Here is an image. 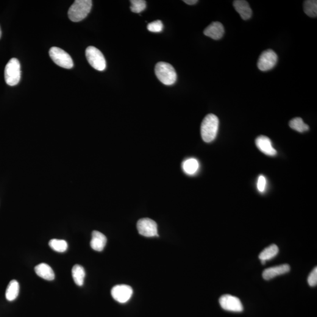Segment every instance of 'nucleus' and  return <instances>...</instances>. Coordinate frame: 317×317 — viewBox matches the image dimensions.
Here are the masks:
<instances>
[{"label": "nucleus", "instance_id": "1", "mask_svg": "<svg viewBox=\"0 0 317 317\" xmlns=\"http://www.w3.org/2000/svg\"><path fill=\"white\" fill-rule=\"evenodd\" d=\"M219 120L214 114L205 116L201 125V136L205 143H210L215 140L219 130Z\"/></svg>", "mask_w": 317, "mask_h": 317}, {"label": "nucleus", "instance_id": "2", "mask_svg": "<svg viewBox=\"0 0 317 317\" xmlns=\"http://www.w3.org/2000/svg\"><path fill=\"white\" fill-rule=\"evenodd\" d=\"M93 1L91 0H76L68 10L69 18L73 22H79L90 13Z\"/></svg>", "mask_w": 317, "mask_h": 317}, {"label": "nucleus", "instance_id": "3", "mask_svg": "<svg viewBox=\"0 0 317 317\" xmlns=\"http://www.w3.org/2000/svg\"><path fill=\"white\" fill-rule=\"evenodd\" d=\"M155 71L158 79L164 85H172L176 81V72L170 63H158L155 66Z\"/></svg>", "mask_w": 317, "mask_h": 317}, {"label": "nucleus", "instance_id": "4", "mask_svg": "<svg viewBox=\"0 0 317 317\" xmlns=\"http://www.w3.org/2000/svg\"><path fill=\"white\" fill-rule=\"evenodd\" d=\"M21 65L16 58H12L5 66L4 77L7 84L14 87L18 84L21 79Z\"/></svg>", "mask_w": 317, "mask_h": 317}, {"label": "nucleus", "instance_id": "5", "mask_svg": "<svg viewBox=\"0 0 317 317\" xmlns=\"http://www.w3.org/2000/svg\"><path fill=\"white\" fill-rule=\"evenodd\" d=\"M86 57L92 67L99 71H104L107 63L102 53L95 47H88L85 51Z\"/></svg>", "mask_w": 317, "mask_h": 317}, {"label": "nucleus", "instance_id": "6", "mask_svg": "<svg viewBox=\"0 0 317 317\" xmlns=\"http://www.w3.org/2000/svg\"><path fill=\"white\" fill-rule=\"evenodd\" d=\"M49 54L52 60L61 67L71 69L74 66L73 61L67 52L58 47H52Z\"/></svg>", "mask_w": 317, "mask_h": 317}, {"label": "nucleus", "instance_id": "7", "mask_svg": "<svg viewBox=\"0 0 317 317\" xmlns=\"http://www.w3.org/2000/svg\"><path fill=\"white\" fill-rule=\"evenodd\" d=\"M277 60L278 57L276 52L272 49L266 50L262 52L258 59V68L262 71L270 70L276 65Z\"/></svg>", "mask_w": 317, "mask_h": 317}, {"label": "nucleus", "instance_id": "8", "mask_svg": "<svg viewBox=\"0 0 317 317\" xmlns=\"http://www.w3.org/2000/svg\"><path fill=\"white\" fill-rule=\"evenodd\" d=\"M219 303L221 307L226 311L235 313H240L243 311V306L240 299L232 295H223L220 298Z\"/></svg>", "mask_w": 317, "mask_h": 317}, {"label": "nucleus", "instance_id": "9", "mask_svg": "<svg viewBox=\"0 0 317 317\" xmlns=\"http://www.w3.org/2000/svg\"><path fill=\"white\" fill-rule=\"evenodd\" d=\"M137 229L139 233L146 238L158 236L157 223L149 218L141 219L138 222Z\"/></svg>", "mask_w": 317, "mask_h": 317}, {"label": "nucleus", "instance_id": "10", "mask_svg": "<svg viewBox=\"0 0 317 317\" xmlns=\"http://www.w3.org/2000/svg\"><path fill=\"white\" fill-rule=\"evenodd\" d=\"M132 294V288L127 285H115L111 290V295L113 299L122 304L128 301L131 298Z\"/></svg>", "mask_w": 317, "mask_h": 317}, {"label": "nucleus", "instance_id": "11", "mask_svg": "<svg viewBox=\"0 0 317 317\" xmlns=\"http://www.w3.org/2000/svg\"><path fill=\"white\" fill-rule=\"evenodd\" d=\"M255 144L258 149L263 154L274 157L277 155L276 150L272 146V143L268 137L265 136H260L255 140Z\"/></svg>", "mask_w": 317, "mask_h": 317}, {"label": "nucleus", "instance_id": "12", "mask_svg": "<svg viewBox=\"0 0 317 317\" xmlns=\"http://www.w3.org/2000/svg\"><path fill=\"white\" fill-rule=\"evenodd\" d=\"M290 270V266L286 264H282V265L266 269L263 272V277L264 280H269L280 275L286 274Z\"/></svg>", "mask_w": 317, "mask_h": 317}, {"label": "nucleus", "instance_id": "13", "mask_svg": "<svg viewBox=\"0 0 317 317\" xmlns=\"http://www.w3.org/2000/svg\"><path fill=\"white\" fill-rule=\"evenodd\" d=\"M224 34V29L222 24L219 22H213L204 31V34L207 37L218 40L223 37Z\"/></svg>", "mask_w": 317, "mask_h": 317}, {"label": "nucleus", "instance_id": "14", "mask_svg": "<svg viewBox=\"0 0 317 317\" xmlns=\"http://www.w3.org/2000/svg\"><path fill=\"white\" fill-rule=\"evenodd\" d=\"M107 238L106 236L98 231H94L92 233L91 240V248L96 252H102L107 244Z\"/></svg>", "mask_w": 317, "mask_h": 317}, {"label": "nucleus", "instance_id": "15", "mask_svg": "<svg viewBox=\"0 0 317 317\" xmlns=\"http://www.w3.org/2000/svg\"><path fill=\"white\" fill-rule=\"evenodd\" d=\"M233 6L244 20H247L252 17V10L247 1L244 0H236L233 2Z\"/></svg>", "mask_w": 317, "mask_h": 317}, {"label": "nucleus", "instance_id": "16", "mask_svg": "<svg viewBox=\"0 0 317 317\" xmlns=\"http://www.w3.org/2000/svg\"><path fill=\"white\" fill-rule=\"evenodd\" d=\"M36 274L42 279L52 281L55 279V274L53 269L48 264L41 263L35 268Z\"/></svg>", "mask_w": 317, "mask_h": 317}, {"label": "nucleus", "instance_id": "17", "mask_svg": "<svg viewBox=\"0 0 317 317\" xmlns=\"http://www.w3.org/2000/svg\"><path fill=\"white\" fill-rule=\"evenodd\" d=\"M19 291V285L17 281H11L7 286L5 297L8 301H12L17 298Z\"/></svg>", "mask_w": 317, "mask_h": 317}, {"label": "nucleus", "instance_id": "18", "mask_svg": "<svg viewBox=\"0 0 317 317\" xmlns=\"http://www.w3.org/2000/svg\"><path fill=\"white\" fill-rule=\"evenodd\" d=\"M72 278L77 285L82 286L84 283L85 271L81 266L77 264L72 269Z\"/></svg>", "mask_w": 317, "mask_h": 317}, {"label": "nucleus", "instance_id": "19", "mask_svg": "<svg viewBox=\"0 0 317 317\" xmlns=\"http://www.w3.org/2000/svg\"><path fill=\"white\" fill-rule=\"evenodd\" d=\"M183 170L186 174L193 175L196 173L199 168V163L196 158H190L186 159L182 164Z\"/></svg>", "mask_w": 317, "mask_h": 317}, {"label": "nucleus", "instance_id": "20", "mask_svg": "<svg viewBox=\"0 0 317 317\" xmlns=\"http://www.w3.org/2000/svg\"><path fill=\"white\" fill-rule=\"evenodd\" d=\"M279 251V247L276 244H271L261 252L258 257L261 260H269L276 257Z\"/></svg>", "mask_w": 317, "mask_h": 317}, {"label": "nucleus", "instance_id": "21", "mask_svg": "<svg viewBox=\"0 0 317 317\" xmlns=\"http://www.w3.org/2000/svg\"><path fill=\"white\" fill-rule=\"evenodd\" d=\"M289 126L291 129L300 133L307 132L310 129L308 125L305 124L301 118H296L292 119L289 122Z\"/></svg>", "mask_w": 317, "mask_h": 317}, {"label": "nucleus", "instance_id": "22", "mask_svg": "<svg viewBox=\"0 0 317 317\" xmlns=\"http://www.w3.org/2000/svg\"><path fill=\"white\" fill-rule=\"evenodd\" d=\"M49 246L54 251L63 253L68 249V243L65 240L59 239H52L49 242Z\"/></svg>", "mask_w": 317, "mask_h": 317}, {"label": "nucleus", "instance_id": "23", "mask_svg": "<svg viewBox=\"0 0 317 317\" xmlns=\"http://www.w3.org/2000/svg\"><path fill=\"white\" fill-rule=\"evenodd\" d=\"M304 12L310 17H317V1L316 0H307L304 2Z\"/></svg>", "mask_w": 317, "mask_h": 317}, {"label": "nucleus", "instance_id": "24", "mask_svg": "<svg viewBox=\"0 0 317 317\" xmlns=\"http://www.w3.org/2000/svg\"><path fill=\"white\" fill-rule=\"evenodd\" d=\"M130 10L133 13H140L146 9V3L143 0H132L130 1Z\"/></svg>", "mask_w": 317, "mask_h": 317}, {"label": "nucleus", "instance_id": "25", "mask_svg": "<svg viewBox=\"0 0 317 317\" xmlns=\"http://www.w3.org/2000/svg\"><path fill=\"white\" fill-rule=\"evenodd\" d=\"M147 30L152 32H160L163 30V24L160 20L152 22L147 25Z\"/></svg>", "mask_w": 317, "mask_h": 317}, {"label": "nucleus", "instance_id": "26", "mask_svg": "<svg viewBox=\"0 0 317 317\" xmlns=\"http://www.w3.org/2000/svg\"><path fill=\"white\" fill-rule=\"evenodd\" d=\"M308 283L311 287H315L317 284V268L313 269L308 277Z\"/></svg>", "mask_w": 317, "mask_h": 317}, {"label": "nucleus", "instance_id": "27", "mask_svg": "<svg viewBox=\"0 0 317 317\" xmlns=\"http://www.w3.org/2000/svg\"><path fill=\"white\" fill-rule=\"evenodd\" d=\"M266 179L263 175H260L257 180V189L261 193H263L266 188Z\"/></svg>", "mask_w": 317, "mask_h": 317}, {"label": "nucleus", "instance_id": "28", "mask_svg": "<svg viewBox=\"0 0 317 317\" xmlns=\"http://www.w3.org/2000/svg\"><path fill=\"white\" fill-rule=\"evenodd\" d=\"M183 2H185L186 4L191 5L196 4L198 1L197 0H184Z\"/></svg>", "mask_w": 317, "mask_h": 317}, {"label": "nucleus", "instance_id": "29", "mask_svg": "<svg viewBox=\"0 0 317 317\" xmlns=\"http://www.w3.org/2000/svg\"><path fill=\"white\" fill-rule=\"evenodd\" d=\"M261 264H266V261L261 260Z\"/></svg>", "mask_w": 317, "mask_h": 317}, {"label": "nucleus", "instance_id": "30", "mask_svg": "<svg viewBox=\"0 0 317 317\" xmlns=\"http://www.w3.org/2000/svg\"><path fill=\"white\" fill-rule=\"evenodd\" d=\"M1 35H2V32H1V28H0V38H1Z\"/></svg>", "mask_w": 317, "mask_h": 317}]
</instances>
